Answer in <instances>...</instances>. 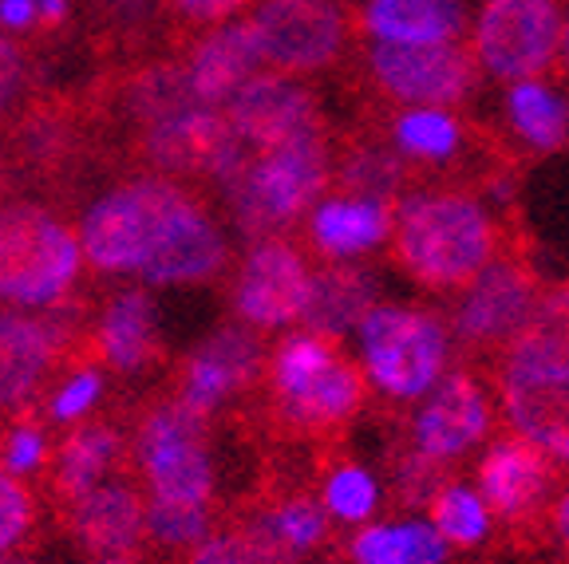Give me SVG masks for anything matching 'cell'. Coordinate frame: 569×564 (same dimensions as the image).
<instances>
[{"label":"cell","instance_id":"6da1fadb","mask_svg":"<svg viewBox=\"0 0 569 564\" xmlns=\"http://www.w3.org/2000/svg\"><path fill=\"white\" fill-rule=\"evenodd\" d=\"M396 261L427 289H467L498 256V225L479 198L416 194L391 218Z\"/></svg>","mask_w":569,"mask_h":564},{"label":"cell","instance_id":"7a4b0ae2","mask_svg":"<svg viewBox=\"0 0 569 564\" xmlns=\"http://www.w3.org/2000/svg\"><path fill=\"white\" fill-rule=\"evenodd\" d=\"M329 182V142L312 127L277 147L258 150V159L230 182L233 218L246 233H269L301 218Z\"/></svg>","mask_w":569,"mask_h":564},{"label":"cell","instance_id":"3957f363","mask_svg":"<svg viewBox=\"0 0 569 564\" xmlns=\"http://www.w3.org/2000/svg\"><path fill=\"white\" fill-rule=\"evenodd\" d=\"M80 238L40 205L0 210V300L52 304L80 273Z\"/></svg>","mask_w":569,"mask_h":564},{"label":"cell","instance_id":"277c9868","mask_svg":"<svg viewBox=\"0 0 569 564\" xmlns=\"http://www.w3.org/2000/svg\"><path fill=\"white\" fill-rule=\"evenodd\" d=\"M360 352L376 387L396 399H419L443 380L447 328L423 309H368L360 320Z\"/></svg>","mask_w":569,"mask_h":564},{"label":"cell","instance_id":"5b68a950","mask_svg":"<svg viewBox=\"0 0 569 564\" xmlns=\"http://www.w3.org/2000/svg\"><path fill=\"white\" fill-rule=\"evenodd\" d=\"M187 202L190 198L182 190H174L170 182H159V178L119 185L88 213L80 249L103 273L142 269V261L151 256V249L167 233L170 218Z\"/></svg>","mask_w":569,"mask_h":564},{"label":"cell","instance_id":"8992f818","mask_svg":"<svg viewBox=\"0 0 569 564\" xmlns=\"http://www.w3.org/2000/svg\"><path fill=\"white\" fill-rule=\"evenodd\" d=\"M561 28L558 0H487L475 20L471 56L495 80H533L558 60Z\"/></svg>","mask_w":569,"mask_h":564},{"label":"cell","instance_id":"52a82bcc","mask_svg":"<svg viewBox=\"0 0 569 564\" xmlns=\"http://www.w3.org/2000/svg\"><path fill=\"white\" fill-rule=\"evenodd\" d=\"M139 459L154 502L206 505L213 490L210 454H206V415L178 403L159 406L139 431Z\"/></svg>","mask_w":569,"mask_h":564},{"label":"cell","instance_id":"ba28073f","mask_svg":"<svg viewBox=\"0 0 569 564\" xmlns=\"http://www.w3.org/2000/svg\"><path fill=\"white\" fill-rule=\"evenodd\" d=\"M498 395L518 439L542 450L546 459L569 462V363L507 352Z\"/></svg>","mask_w":569,"mask_h":564},{"label":"cell","instance_id":"9c48e42d","mask_svg":"<svg viewBox=\"0 0 569 564\" xmlns=\"http://www.w3.org/2000/svg\"><path fill=\"white\" fill-rule=\"evenodd\" d=\"M542 284L518 256H495L455 304V335L467 348H510L530 324Z\"/></svg>","mask_w":569,"mask_h":564},{"label":"cell","instance_id":"30bf717a","mask_svg":"<svg viewBox=\"0 0 569 564\" xmlns=\"http://www.w3.org/2000/svg\"><path fill=\"white\" fill-rule=\"evenodd\" d=\"M372 80L383 95L416 107H447L459 103L475 88V56L459 44H388L376 40L372 48Z\"/></svg>","mask_w":569,"mask_h":564},{"label":"cell","instance_id":"8fae6325","mask_svg":"<svg viewBox=\"0 0 569 564\" xmlns=\"http://www.w3.org/2000/svg\"><path fill=\"white\" fill-rule=\"evenodd\" d=\"M249 28L261 60L281 71L329 68L345 48V17L332 0H261Z\"/></svg>","mask_w":569,"mask_h":564},{"label":"cell","instance_id":"7c38bea8","mask_svg":"<svg viewBox=\"0 0 569 564\" xmlns=\"http://www.w3.org/2000/svg\"><path fill=\"white\" fill-rule=\"evenodd\" d=\"M312 276L305 269L301 253L284 241H261L246 256L238 276V312L258 328H281L305 316Z\"/></svg>","mask_w":569,"mask_h":564},{"label":"cell","instance_id":"4fadbf2b","mask_svg":"<svg viewBox=\"0 0 569 564\" xmlns=\"http://www.w3.org/2000/svg\"><path fill=\"white\" fill-rule=\"evenodd\" d=\"M495 411L490 399L467 371H455L436 383L431 399L419 406L416 415V450L431 462H447L467 454L487 439Z\"/></svg>","mask_w":569,"mask_h":564},{"label":"cell","instance_id":"5bb4252c","mask_svg":"<svg viewBox=\"0 0 569 564\" xmlns=\"http://www.w3.org/2000/svg\"><path fill=\"white\" fill-rule=\"evenodd\" d=\"M226 119L238 131V139L253 150L277 147L293 134L320 127L317 103L309 91L293 80H281V75H253L249 83H241L230 95Z\"/></svg>","mask_w":569,"mask_h":564},{"label":"cell","instance_id":"9a60e30c","mask_svg":"<svg viewBox=\"0 0 569 564\" xmlns=\"http://www.w3.org/2000/svg\"><path fill=\"white\" fill-rule=\"evenodd\" d=\"M222 265H226L222 230L206 218V210L187 202L170 218L167 233L151 249V256L142 261L139 273L154 284H187V281H206V276H213Z\"/></svg>","mask_w":569,"mask_h":564},{"label":"cell","instance_id":"2e32d148","mask_svg":"<svg viewBox=\"0 0 569 564\" xmlns=\"http://www.w3.org/2000/svg\"><path fill=\"white\" fill-rule=\"evenodd\" d=\"M261 367L258 340L241 328H222L213 332L187 363L182 375V403L194 406L198 415H210L226 395L246 387Z\"/></svg>","mask_w":569,"mask_h":564},{"label":"cell","instance_id":"e0dca14e","mask_svg":"<svg viewBox=\"0 0 569 564\" xmlns=\"http://www.w3.org/2000/svg\"><path fill=\"white\" fill-rule=\"evenodd\" d=\"M553 482V470L546 462L542 450H533L530 442H498L487 450V459L479 466V490L482 505L498 517H518L530 510L538 497L546 494V485Z\"/></svg>","mask_w":569,"mask_h":564},{"label":"cell","instance_id":"ac0fdd59","mask_svg":"<svg viewBox=\"0 0 569 564\" xmlns=\"http://www.w3.org/2000/svg\"><path fill=\"white\" fill-rule=\"evenodd\" d=\"M258 63H266V60H261L258 36H253L249 20L226 24L198 44L194 60H190V71H187L190 91H194V99L202 107L226 103L241 83H249L258 75Z\"/></svg>","mask_w":569,"mask_h":564},{"label":"cell","instance_id":"d6986e66","mask_svg":"<svg viewBox=\"0 0 569 564\" xmlns=\"http://www.w3.org/2000/svg\"><path fill=\"white\" fill-rule=\"evenodd\" d=\"M142 525V502L127 485H91L88 494L71 497V530L91 553H123L139 541Z\"/></svg>","mask_w":569,"mask_h":564},{"label":"cell","instance_id":"ffe728a7","mask_svg":"<svg viewBox=\"0 0 569 564\" xmlns=\"http://www.w3.org/2000/svg\"><path fill=\"white\" fill-rule=\"evenodd\" d=\"M365 24L388 44H447L462 32V0H368Z\"/></svg>","mask_w":569,"mask_h":564},{"label":"cell","instance_id":"44dd1931","mask_svg":"<svg viewBox=\"0 0 569 564\" xmlns=\"http://www.w3.org/2000/svg\"><path fill=\"white\" fill-rule=\"evenodd\" d=\"M391 202L376 198H337V202L317 205L312 213V241L320 253L352 256L376 249L391 233Z\"/></svg>","mask_w":569,"mask_h":564},{"label":"cell","instance_id":"7402d4cb","mask_svg":"<svg viewBox=\"0 0 569 564\" xmlns=\"http://www.w3.org/2000/svg\"><path fill=\"white\" fill-rule=\"evenodd\" d=\"M52 332L40 320L0 312V406L20 403L52 363Z\"/></svg>","mask_w":569,"mask_h":564},{"label":"cell","instance_id":"603a6c76","mask_svg":"<svg viewBox=\"0 0 569 564\" xmlns=\"http://www.w3.org/2000/svg\"><path fill=\"white\" fill-rule=\"evenodd\" d=\"M360 399H365V375L356 371V363H348L345 355H337L309 387L281 399V406L293 423L309 426V431H329V426H337L356 415Z\"/></svg>","mask_w":569,"mask_h":564},{"label":"cell","instance_id":"cb8c5ba5","mask_svg":"<svg viewBox=\"0 0 569 564\" xmlns=\"http://www.w3.org/2000/svg\"><path fill=\"white\" fill-rule=\"evenodd\" d=\"M103 355L116 367L134 371L142 363H151L159 352L154 340V309L147 292H123V296L103 312V332H99Z\"/></svg>","mask_w":569,"mask_h":564},{"label":"cell","instance_id":"d4e9b609","mask_svg":"<svg viewBox=\"0 0 569 564\" xmlns=\"http://www.w3.org/2000/svg\"><path fill=\"white\" fill-rule=\"evenodd\" d=\"M507 119L533 150H558L569 139V103L538 80H518L507 91Z\"/></svg>","mask_w":569,"mask_h":564},{"label":"cell","instance_id":"484cf974","mask_svg":"<svg viewBox=\"0 0 569 564\" xmlns=\"http://www.w3.org/2000/svg\"><path fill=\"white\" fill-rule=\"evenodd\" d=\"M372 309V284L365 273L356 269H329V273L312 276L309 304H305V316L312 324V332H345V328L360 324L365 312Z\"/></svg>","mask_w":569,"mask_h":564},{"label":"cell","instance_id":"4316f807","mask_svg":"<svg viewBox=\"0 0 569 564\" xmlns=\"http://www.w3.org/2000/svg\"><path fill=\"white\" fill-rule=\"evenodd\" d=\"M356 564H443L447 541L423 521L372 525L352 541Z\"/></svg>","mask_w":569,"mask_h":564},{"label":"cell","instance_id":"83f0119b","mask_svg":"<svg viewBox=\"0 0 569 564\" xmlns=\"http://www.w3.org/2000/svg\"><path fill=\"white\" fill-rule=\"evenodd\" d=\"M119 439L107 426H83L76 431L60 450V466H56V485H60V494L68 497H80L88 494L91 485L99 482L111 459H116Z\"/></svg>","mask_w":569,"mask_h":564},{"label":"cell","instance_id":"f1b7e54d","mask_svg":"<svg viewBox=\"0 0 569 564\" xmlns=\"http://www.w3.org/2000/svg\"><path fill=\"white\" fill-rule=\"evenodd\" d=\"M396 142L403 154L423 162H447L462 142V123L439 107H411L396 119Z\"/></svg>","mask_w":569,"mask_h":564},{"label":"cell","instance_id":"f546056e","mask_svg":"<svg viewBox=\"0 0 569 564\" xmlns=\"http://www.w3.org/2000/svg\"><path fill=\"white\" fill-rule=\"evenodd\" d=\"M507 352L569 363V281L550 292H542L530 324L522 328V335H518Z\"/></svg>","mask_w":569,"mask_h":564},{"label":"cell","instance_id":"4dcf8cb0","mask_svg":"<svg viewBox=\"0 0 569 564\" xmlns=\"http://www.w3.org/2000/svg\"><path fill=\"white\" fill-rule=\"evenodd\" d=\"M261 541H249V548L266 556L273 553H305V548H312L320 537H325V513H320V505L305 502V497H297V502H284L281 510L273 513V517L266 521L258 530Z\"/></svg>","mask_w":569,"mask_h":564},{"label":"cell","instance_id":"1f68e13d","mask_svg":"<svg viewBox=\"0 0 569 564\" xmlns=\"http://www.w3.org/2000/svg\"><path fill=\"white\" fill-rule=\"evenodd\" d=\"M431 530L451 545H479L490 530V510L467 485H439L431 497Z\"/></svg>","mask_w":569,"mask_h":564},{"label":"cell","instance_id":"d6a6232c","mask_svg":"<svg viewBox=\"0 0 569 564\" xmlns=\"http://www.w3.org/2000/svg\"><path fill=\"white\" fill-rule=\"evenodd\" d=\"M337 348L332 340H325V332H309V335H293V340H284L281 352L273 360V387L281 399L297 395L301 387H309L317 380L320 371L329 367L337 360Z\"/></svg>","mask_w":569,"mask_h":564},{"label":"cell","instance_id":"836d02e7","mask_svg":"<svg viewBox=\"0 0 569 564\" xmlns=\"http://www.w3.org/2000/svg\"><path fill=\"white\" fill-rule=\"evenodd\" d=\"M376 482L368 470L360 466H345L329 477L325 485V505L337 513L340 521H365L376 510Z\"/></svg>","mask_w":569,"mask_h":564},{"label":"cell","instance_id":"e575fe53","mask_svg":"<svg viewBox=\"0 0 569 564\" xmlns=\"http://www.w3.org/2000/svg\"><path fill=\"white\" fill-rule=\"evenodd\" d=\"M147 525H151L154 537L167 541V545H187V541H198L206 533V505L154 502Z\"/></svg>","mask_w":569,"mask_h":564},{"label":"cell","instance_id":"d590c367","mask_svg":"<svg viewBox=\"0 0 569 564\" xmlns=\"http://www.w3.org/2000/svg\"><path fill=\"white\" fill-rule=\"evenodd\" d=\"M28 521H32V497L24 494L17 477L0 470V553L24 537Z\"/></svg>","mask_w":569,"mask_h":564},{"label":"cell","instance_id":"8d00e7d4","mask_svg":"<svg viewBox=\"0 0 569 564\" xmlns=\"http://www.w3.org/2000/svg\"><path fill=\"white\" fill-rule=\"evenodd\" d=\"M44 462V434L32 426H17L0 439V470L4 474H32Z\"/></svg>","mask_w":569,"mask_h":564},{"label":"cell","instance_id":"74e56055","mask_svg":"<svg viewBox=\"0 0 569 564\" xmlns=\"http://www.w3.org/2000/svg\"><path fill=\"white\" fill-rule=\"evenodd\" d=\"M99 391H103V380H99L96 371L71 375V380L63 383L60 395H56V419H76V415H83V411H91Z\"/></svg>","mask_w":569,"mask_h":564},{"label":"cell","instance_id":"f35d334b","mask_svg":"<svg viewBox=\"0 0 569 564\" xmlns=\"http://www.w3.org/2000/svg\"><path fill=\"white\" fill-rule=\"evenodd\" d=\"M190 564H261L258 553L249 548V541L241 537H210L198 545V553L190 556Z\"/></svg>","mask_w":569,"mask_h":564},{"label":"cell","instance_id":"ab89813d","mask_svg":"<svg viewBox=\"0 0 569 564\" xmlns=\"http://www.w3.org/2000/svg\"><path fill=\"white\" fill-rule=\"evenodd\" d=\"M170 4L190 20H226L230 12L246 9L249 0H170Z\"/></svg>","mask_w":569,"mask_h":564},{"label":"cell","instance_id":"60d3db41","mask_svg":"<svg viewBox=\"0 0 569 564\" xmlns=\"http://www.w3.org/2000/svg\"><path fill=\"white\" fill-rule=\"evenodd\" d=\"M17 83H20V52H17V44H9V40L0 36V111L17 95Z\"/></svg>","mask_w":569,"mask_h":564},{"label":"cell","instance_id":"b9f144b4","mask_svg":"<svg viewBox=\"0 0 569 564\" xmlns=\"http://www.w3.org/2000/svg\"><path fill=\"white\" fill-rule=\"evenodd\" d=\"M36 20V0H0V24L28 28Z\"/></svg>","mask_w":569,"mask_h":564},{"label":"cell","instance_id":"7bdbcfd3","mask_svg":"<svg viewBox=\"0 0 569 564\" xmlns=\"http://www.w3.org/2000/svg\"><path fill=\"white\" fill-rule=\"evenodd\" d=\"M36 17L44 24H60L68 17V0H36Z\"/></svg>","mask_w":569,"mask_h":564},{"label":"cell","instance_id":"ee69618b","mask_svg":"<svg viewBox=\"0 0 569 564\" xmlns=\"http://www.w3.org/2000/svg\"><path fill=\"white\" fill-rule=\"evenodd\" d=\"M553 530H558V537H561V545L569 548V494L561 497L558 505H553Z\"/></svg>","mask_w":569,"mask_h":564},{"label":"cell","instance_id":"f6af8a7d","mask_svg":"<svg viewBox=\"0 0 569 564\" xmlns=\"http://www.w3.org/2000/svg\"><path fill=\"white\" fill-rule=\"evenodd\" d=\"M558 52H561V60H566V68H569V24L561 28V48H558Z\"/></svg>","mask_w":569,"mask_h":564},{"label":"cell","instance_id":"bcb514c9","mask_svg":"<svg viewBox=\"0 0 569 564\" xmlns=\"http://www.w3.org/2000/svg\"><path fill=\"white\" fill-rule=\"evenodd\" d=\"M99 564H134V561H127V556H103Z\"/></svg>","mask_w":569,"mask_h":564},{"label":"cell","instance_id":"7dc6e473","mask_svg":"<svg viewBox=\"0 0 569 564\" xmlns=\"http://www.w3.org/2000/svg\"><path fill=\"white\" fill-rule=\"evenodd\" d=\"M4 564H28V561H4Z\"/></svg>","mask_w":569,"mask_h":564}]
</instances>
